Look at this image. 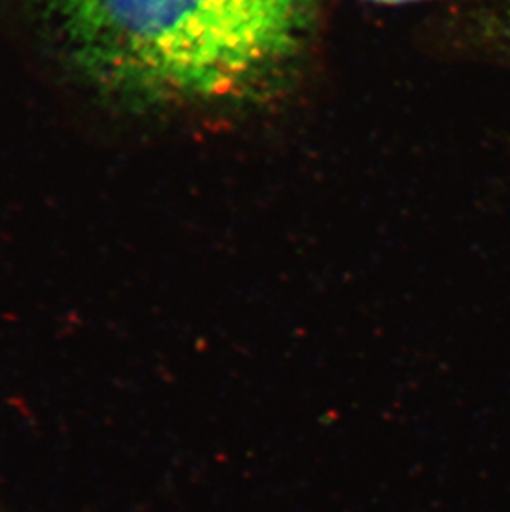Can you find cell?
<instances>
[{
    "label": "cell",
    "instance_id": "1",
    "mask_svg": "<svg viewBox=\"0 0 510 512\" xmlns=\"http://www.w3.org/2000/svg\"><path fill=\"white\" fill-rule=\"evenodd\" d=\"M73 70L138 105L270 92L307 45L318 0H39Z\"/></svg>",
    "mask_w": 510,
    "mask_h": 512
},
{
    "label": "cell",
    "instance_id": "2",
    "mask_svg": "<svg viewBox=\"0 0 510 512\" xmlns=\"http://www.w3.org/2000/svg\"><path fill=\"white\" fill-rule=\"evenodd\" d=\"M368 2H375V4L385 5H405L413 4V2H424V0H368Z\"/></svg>",
    "mask_w": 510,
    "mask_h": 512
}]
</instances>
